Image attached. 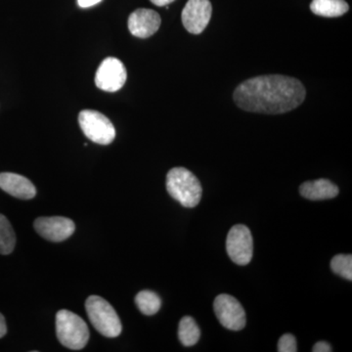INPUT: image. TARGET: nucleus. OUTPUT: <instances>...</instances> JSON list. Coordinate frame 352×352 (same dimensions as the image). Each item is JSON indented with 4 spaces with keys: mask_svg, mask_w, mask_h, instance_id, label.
<instances>
[{
    "mask_svg": "<svg viewBox=\"0 0 352 352\" xmlns=\"http://www.w3.org/2000/svg\"><path fill=\"white\" fill-rule=\"evenodd\" d=\"M305 88L296 78L267 75L249 78L234 91L236 105L247 112L279 115L291 112L305 101Z\"/></svg>",
    "mask_w": 352,
    "mask_h": 352,
    "instance_id": "obj_1",
    "label": "nucleus"
},
{
    "mask_svg": "<svg viewBox=\"0 0 352 352\" xmlns=\"http://www.w3.org/2000/svg\"><path fill=\"white\" fill-rule=\"evenodd\" d=\"M166 190L185 208L196 207L200 203L203 192L198 178L185 168H173L168 171Z\"/></svg>",
    "mask_w": 352,
    "mask_h": 352,
    "instance_id": "obj_2",
    "label": "nucleus"
},
{
    "mask_svg": "<svg viewBox=\"0 0 352 352\" xmlns=\"http://www.w3.org/2000/svg\"><path fill=\"white\" fill-rule=\"evenodd\" d=\"M88 318L97 332L106 338H117L122 333V322L112 305L98 296H90L85 302Z\"/></svg>",
    "mask_w": 352,
    "mask_h": 352,
    "instance_id": "obj_3",
    "label": "nucleus"
},
{
    "mask_svg": "<svg viewBox=\"0 0 352 352\" xmlns=\"http://www.w3.org/2000/svg\"><path fill=\"white\" fill-rule=\"evenodd\" d=\"M56 336L65 347L80 351L89 340L87 324L78 315L62 309L56 314Z\"/></svg>",
    "mask_w": 352,
    "mask_h": 352,
    "instance_id": "obj_4",
    "label": "nucleus"
},
{
    "mask_svg": "<svg viewBox=\"0 0 352 352\" xmlns=\"http://www.w3.org/2000/svg\"><path fill=\"white\" fill-rule=\"evenodd\" d=\"M78 124L85 135L92 142L109 145L115 140L116 129L112 122L98 111H82L78 115Z\"/></svg>",
    "mask_w": 352,
    "mask_h": 352,
    "instance_id": "obj_5",
    "label": "nucleus"
},
{
    "mask_svg": "<svg viewBox=\"0 0 352 352\" xmlns=\"http://www.w3.org/2000/svg\"><path fill=\"white\" fill-rule=\"evenodd\" d=\"M226 250L233 263L239 265H247L251 263L254 241L250 229L243 224L233 226L227 236Z\"/></svg>",
    "mask_w": 352,
    "mask_h": 352,
    "instance_id": "obj_6",
    "label": "nucleus"
},
{
    "mask_svg": "<svg viewBox=\"0 0 352 352\" xmlns=\"http://www.w3.org/2000/svg\"><path fill=\"white\" fill-rule=\"evenodd\" d=\"M214 314L224 328L240 331L245 326L244 307L234 296L222 294L217 296L214 302Z\"/></svg>",
    "mask_w": 352,
    "mask_h": 352,
    "instance_id": "obj_7",
    "label": "nucleus"
},
{
    "mask_svg": "<svg viewBox=\"0 0 352 352\" xmlns=\"http://www.w3.org/2000/svg\"><path fill=\"white\" fill-rule=\"evenodd\" d=\"M126 78V69L122 62L117 58L108 57L97 69L95 85L104 91L116 92L124 87Z\"/></svg>",
    "mask_w": 352,
    "mask_h": 352,
    "instance_id": "obj_8",
    "label": "nucleus"
},
{
    "mask_svg": "<svg viewBox=\"0 0 352 352\" xmlns=\"http://www.w3.org/2000/svg\"><path fill=\"white\" fill-rule=\"evenodd\" d=\"M212 12L210 0H188L182 10L183 25L190 34H200L210 23Z\"/></svg>",
    "mask_w": 352,
    "mask_h": 352,
    "instance_id": "obj_9",
    "label": "nucleus"
},
{
    "mask_svg": "<svg viewBox=\"0 0 352 352\" xmlns=\"http://www.w3.org/2000/svg\"><path fill=\"white\" fill-rule=\"evenodd\" d=\"M36 232L51 242H63L75 232L73 220L63 217H38L34 222Z\"/></svg>",
    "mask_w": 352,
    "mask_h": 352,
    "instance_id": "obj_10",
    "label": "nucleus"
},
{
    "mask_svg": "<svg viewBox=\"0 0 352 352\" xmlns=\"http://www.w3.org/2000/svg\"><path fill=\"white\" fill-rule=\"evenodd\" d=\"M161 16L152 9L140 8L131 14L129 30L132 36L148 38L156 34L161 27Z\"/></svg>",
    "mask_w": 352,
    "mask_h": 352,
    "instance_id": "obj_11",
    "label": "nucleus"
},
{
    "mask_svg": "<svg viewBox=\"0 0 352 352\" xmlns=\"http://www.w3.org/2000/svg\"><path fill=\"white\" fill-rule=\"evenodd\" d=\"M0 188L21 200H31L36 195V187L31 180L17 173H0Z\"/></svg>",
    "mask_w": 352,
    "mask_h": 352,
    "instance_id": "obj_12",
    "label": "nucleus"
},
{
    "mask_svg": "<svg viewBox=\"0 0 352 352\" xmlns=\"http://www.w3.org/2000/svg\"><path fill=\"white\" fill-rule=\"evenodd\" d=\"M300 195L311 201L328 200L339 195V188L328 179L307 182L300 185Z\"/></svg>",
    "mask_w": 352,
    "mask_h": 352,
    "instance_id": "obj_13",
    "label": "nucleus"
},
{
    "mask_svg": "<svg viewBox=\"0 0 352 352\" xmlns=\"http://www.w3.org/2000/svg\"><path fill=\"white\" fill-rule=\"evenodd\" d=\"M310 9L315 15L335 18L346 14L349 6L344 0H314Z\"/></svg>",
    "mask_w": 352,
    "mask_h": 352,
    "instance_id": "obj_14",
    "label": "nucleus"
},
{
    "mask_svg": "<svg viewBox=\"0 0 352 352\" xmlns=\"http://www.w3.org/2000/svg\"><path fill=\"white\" fill-rule=\"evenodd\" d=\"M201 332L195 320L192 317H183L178 327V338L184 346H195L200 340Z\"/></svg>",
    "mask_w": 352,
    "mask_h": 352,
    "instance_id": "obj_15",
    "label": "nucleus"
},
{
    "mask_svg": "<svg viewBox=\"0 0 352 352\" xmlns=\"http://www.w3.org/2000/svg\"><path fill=\"white\" fill-rule=\"evenodd\" d=\"M135 303L143 314L152 316L156 314L161 308L162 302L160 296L152 291L139 292L135 298Z\"/></svg>",
    "mask_w": 352,
    "mask_h": 352,
    "instance_id": "obj_16",
    "label": "nucleus"
},
{
    "mask_svg": "<svg viewBox=\"0 0 352 352\" xmlns=\"http://www.w3.org/2000/svg\"><path fill=\"white\" fill-rule=\"evenodd\" d=\"M16 245V235L10 222L0 214V254H10Z\"/></svg>",
    "mask_w": 352,
    "mask_h": 352,
    "instance_id": "obj_17",
    "label": "nucleus"
},
{
    "mask_svg": "<svg viewBox=\"0 0 352 352\" xmlns=\"http://www.w3.org/2000/svg\"><path fill=\"white\" fill-rule=\"evenodd\" d=\"M331 268L336 274L351 281L352 256L351 254H337L331 261Z\"/></svg>",
    "mask_w": 352,
    "mask_h": 352,
    "instance_id": "obj_18",
    "label": "nucleus"
},
{
    "mask_svg": "<svg viewBox=\"0 0 352 352\" xmlns=\"http://www.w3.org/2000/svg\"><path fill=\"white\" fill-rule=\"evenodd\" d=\"M296 340L291 333H285L280 338L279 342H278V351L279 352H296Z\"/></svg>",
    "mask_w": 352,
    "mask_h": 352,
    "instance_id": "obj_19",
    "label": "nucleus"
},
{
    "mask_svg": "<svg viewBox=\"0 0 352 352\" xmlns=\"http://www.w3.org/2000/svg\"><path fill=\"white\" fill-rule=\"evenodd\" d=\"M332 351V346L326 342H318L312 349L314 352H331Z\"/></svg>",
    "mask_w": 352,
    "mask_h": 352,
    "instance_id": "obj_20",
    "label": "nucleus"
},
{
    "mask_svg": "<svg viewBox=\"0 0 352 352\" xmlns=\"http://www.w3.org/2000/svg\"><path fill=\"white\" fill-rule=\"evenodd\" d=\"M102 0H78V4L82 8H88V7L96 6Z\"/></svg>",
    "mask_w": 352,
    "mask_h": 352,
    "instance_id": "obj_21",
    "label": "nucleus"
},
{
    "mask_svg": "<svg viewBox=\"0 0 352 352\" xmlns=\"http://www.w3.org/2000/svg\"><path fill=\"white\" fill-rule=\"evenodd\" d=\"M7 333V326L6 318H4L3 315L0 314V339L3 338L4 336L6 335Z\"/></svg>",
    "mask_w": 352,
    "mask_h": 352,
    "instance_id": "obj_22",
    "label": "nucleus"
},
{
    "mask_svg": "<svg viewBox=\"0 0 352 352\" xmlns=\"http://www.w3.org/2000/svg\"><path fill=\"white\" fill-rule=\"evenodd\" d=\"M153 4L157 6H166L175 0H150Z\"/></svg>",
    "mask_w": 352,
    "mask_h": 352,
    "instance_id": "obj_23",
    "label": "nucleus"
}]
</instances>
